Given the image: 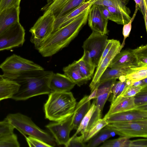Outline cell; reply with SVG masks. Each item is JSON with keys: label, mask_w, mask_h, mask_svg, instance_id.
Here are the masks:
<instances>
[{"label": "cell", "mask_w": 147, "mask_h": 147, "mask_svg": "<svg viewBox=\"0 0 147 147\" xmlns=\"http://www.w3.org/2000/svg\"><path fill=\"white\" fill-rule=\"evenodd\" d=\"M49 94L44 106L46 119L60 121L72 115L77 102L71 92H54Z\"/></svg>", "instance_id": "3"}, {"label": "cell", "mask_w": 147, "mask_h": 147, "mask_svg": "<svg viewBox=\"0 0 147 147\" xmlns=\"http://www.w3.org/2000/svg\"><path fill=\"white\" fill-rule=\"evenodd\" d=\"M111 104L104 118L106 119L112 115L138 108L147 109V105L137 106L134 102V97H123L120 96L111 101Z\"/></svg>", "instance_id": "14"}, {"label": "cell", "mask_w": 147, "mask_h": 147, "mask_svg": "<svg viewBox=\"0 0 147 147\" xmlns=\"http://www.w3.org/2000/svg\"><path fill=\"white\" fill-rule=\"evenodd\" d=\"M100 10L103 16L108 20L111 19V14L110 12L105 6L98 5Z\"/></svg>", "instance_id": "46"}, {"label": "cell", "mask_w": 147, "mask_h": 147, "mask_svg": "<svg viewBox=\"0 0 147 147\" xmlns=\"http://www.w3.org/2000/svg\"><path fill=\"white\" fill-rule=\"evenodd\" d=\"M130 85L127 86L119 96L125 97H133L143 88L147 86H131Z\"/></svg>", "instance_id": "38"}, {"label": "cell", "mask_w": 147, "mask_h": 147, "mask_svg": "<svg viewBox=\"0 0 147 147\" xmlns=\"http://www.w3.org/2000/svg\"><path fill=\"white\" fill-rule=\"evenodd\" d=\"M143 1L145 7L147 8V0H143Z\"/></svg>", "instance_id": "48"}, {"label": "cell", "mask_w": 147, "mask_h": 147, "mask_svg": "<svg viewBox=\"0 0 147 147\" xmlns=\"http://www.w3.org/2000/svg\"><path fill=\"white\" fill-rule=\"evenodd\" d=\"M116 79L106 81L98 86L96 99V109L93 113L86 128L88 130L99 119L101 118L105 105L110 94Z\"/></svg>", "instance_id": "10"}, {"label": "cell", "mask_w": 147, "mask_h": 147, "mask_svg": "<svg viewBox=\"0 0 147 147\" xmlns=\"http://www.w3.org/2000/svg\"><path fill=\"white\" fill-rule=\"evenodd\" d=\"M25 30L17 22L0 35V51L22 46L25 41Z\"/></svg>", "instance_id": "9"}, {"label": "cell", "mask_w": 147, "mask_h": 147, "mask_svg": "<svg viewBox=\"0 0 147 147\" xmlns=\"http://www.w3.org/2000/svg\"><path fill=\"white\" fill-rule=\"evenodd\" d=\"M53 73L44 69L29 71L14 81L20 86L11 99L16 101L24 100L37 96L49 94L51 91L49 82Z\"/></svg>", "instance_id": "2"}, {"label": "cell", "mask_w": 147, "mask_h": 147, "mask_svg": "<svg viewBox=\"0 0 147 147\" xmlns=\"http://www.w3.org/2000/svg\"><path fill=\"white\" fill-rule=\"evenodd\" d=\"M55 0H47V4H49L53 1Z\"/></svg>", "instance_id": "47"}, {"label": "cell", "mask_w": 147, "mask_h": 147, "mask_svg": "<svg viewBox=\"0 0 147 147\" xmlns=\"http://www.w3.org/2000/svg\"><path fill=\"white\" fill-rule=\"evenodd\" d=\"M95 104L96 99H94L91 105L89 111L82 119L79 127L76 130V132L72 136H77L79 133H80L82 135L84 134L92 115L95 110Z\"/></svg>", "instance_id": "29"}, {"label": "cell", "mask_w": 147, "mask_h": 147, "mask_svg": "<svg viewBox=\"0 0 147 147\" xmlns=\"http://www.w3.org/2000/svg\"><path fill=\"white\" fill-rule=\"evenodd\" d=\"M96 0H88L65 15L55 19L53 31L68 24L90 8Z\"/></svg>", "instance_id": "16"}, {"label": "cell", "mask_w": 147, "mask_h": 147, "mask_svg": "<svg viewBox=\"0 0 147 147\" xmlns=\"http://www.w3.org/2000/svg\"><path fill=\"white\" fill-rule=\"evenodd\" d=\"M120 137L128 138L147 137V119L109 123L105 127Z\"/></svg>", "instance_id": "7"}, {"label": "cell", "mask_w": 147, "mask_h": 147, "mask_svg": "<svg viewBox=\"0 0 147 147\" xmlns=\"http://www.w3.org/2000/svg\"><path fill=\"white\" fill-rule=\"evenodd\" d=\"M5 78L3 77V75H0V81L2 80L3 79H4Z\"/></svg>", "instance_id": "49"}, {"label": "cell", "mask_w": 147, "mask_h": 147, "mask_svg": "<svg viewBox=\"0 0 147 147\" xmlns=\"http://www.w3.org/2000/svg\"><path fill=\"white\" fill-rule=\"evenodd\" d=\"M120 42L115 40L109 52L103 60L99 66L96 67L91 82L89 85L91 92L96 87L99 83L100 78L105 70L108 67L114 57L121 51Z\"/></svg>", "instance_id": "12"}, {"label": "cell", "mask_w": 147, "mask_h": 147, "mask_svg": "<svg viewBox=\"0 0 147 147\" xmlns=\"http://www.w3.org/2000/svg\"><path fill=\"white\" fill-rule=\"evenodd\" d=\"M26 142L29 147H52V146L38 138L29 136H25Z\"/></svg>", "instance_id": "37"}, {"label": "cell", "mask_w": 147, "mask_h": 147, "mask_svg": "<svg viewBox=\"0 0 147 147\" xmlns=\"http://www.w3.org/2000/svg\"><path fill=\"white\" fill-rule=\"evenodd\" d=\"M5 119L25 137L28 135L41 140L53 147L55 145L53 138L39 128L28 116L20 113H9Z\"/></svg>", "instance_id": "4"}, {"label": "cell", "mask_w": 147, "mask_h": 147, "mask_svg": "<svg viewBox=\"0 0 147 147\" xmlns=\"http://www.w3.org/2000/svg\"><path fill=\"white\" fill-rule=\"evenodd\" d=\"M108 40L106 34L92 31L83 43L84 52L82 57L83 59L92 66L96 67Z\"/></svg>", "instance_id": "6"}, {"label": "cell", "mask_w": 147, "mask_h": 147, "mask_svg": "<svg viewBox=\"0 0 147 147\" xmlns=\"http://www.w3.org/2000/svg\"><path fill=\"white\" fill-rule=\"evenodd\" d=\"M115 40L113 39L108 40L107 44L103 51L99 61L98 65L96 67L99 66L103 60L107 55L114 42Z\"/></svg>", "instance_id": "45"}, {"label": "cell", "mask_w": 147, "mask_h": 147, "mask_svg": "<svg viewBox=\"0 0 147 147\" xmlns=\"http://www.w3.org/2000/svg\"><path fill=\"white\" fill-rule=\"evenodd\" d=\"M86 0H68L58 9L53 12L55 19L63 16L71 11Z\"/></svg>", "instance_id": "25"}, {"label": "cell", "mask_w": 147, "mask_h": 147, "mask_svg": "<svg viewBox=\"0 0 147 147\" xmlns=\"http://www.w3.org/2000/svg\"><path fill=\"white\" fill-rule=\"evenodd\" d=\"M109 124L105 118L99 119L90 128L84 137L85 142L88 141Z\"/></svg>", "instance_id": "28"}, {"label": "cell", "mask_w": 147, "mask_h": 147, "mask_svg": "<svg viewBox=\"0 0 147 147\" xmlns=\"http://www.w3.org/2000/svg\"><path fill=\"white\" fill-rule=\"evenodd\" d=\"M17 135L13 133L0 137V147H20Z\"/></svg>", "instance_id": "31"}, {"label": "cell", "mask_w": 147, "mask_h": 147, "mask_svg": "<svg viewBox=\"0 0 147 147\" xmlns=\"http://www.w3.org/2000/svg\"><path fill=\"white\" fill-rule=\"evenodd\" d=\"M63 71L64 74L78 86L86 83L88 81L81 73L77 61L64 67Z\"/></svg>", "instance_id": "22"}, {"label": "cell", "mask_w": 147, "mask_h": 147, "mask_svg": "<svg viewBox=\"0 0 147 147\" xmlns=\"http://www.w3.org/2000/svg\"><path fill=\"white\" fill-rule=\"evenodd\" d=\"M134 65L140 67L133 49L120 52L114 57L108 67H114Z\"/></svg>", "instance_id": "19"}, {"label": "cell", "mask_w": 147, "mask_h": 147, "mask_svg": "<svg viewBox=\"0 0 147 147\" xmlns=\"http://www.w3.org/2000/svg\"><path fill=\"white\" fill-rule=\"evenodd\" d=\"M4 78L13 81L24 76L29 71L44 69L33 61L15 54L7 57L0 65Z\"/></svg>", "instance_id": "5"}, {"label": "cell", "mask_w": 147, "mask_h": 147, "mask_svg": "<svg viewBox=\"0 0 147 147\" xmlns=\"http://www.w3.org/2000/svg\"><path fill=\"white\" fill-rule=\"evenodd\" d=\"M79 70L83 76L88 80L93 76L95 68L85 61L81 57L77 61Z\"/></svg>", "instance_id": "30"}, {"label": "cell", "mask_w": 147, "mask_h": 147, "mask_svg": "<svg viewBox=\"0 0 147 147\" xmlns=\"http://www.w3.org/2000/svg\"><path fill=\"white\" fill-rule=\"evenodd\" d=\"M72 118V115L63 121L50 123L45 126L58 145L67 147L70 132L73 129L71 125Z\"/></svg>", "instance_id": "11"}, {"label": "cell", "mask_w": 147, "mask_h": 147, "mask_svg": "<svg viewBox=\"0 0 147 147\" xmlns=\"http://www.w3.org/2000/svg\"><path fill=\"white\" fill-rule=\"evenodd\" d=\"M133 51L140 66L147 65V45H142Z\"/></svg>", "instance_id": "32"}, {"label": "cell", "mask_w": 147, "mask_h": 147, "mask_svg": "<svg viewBox=\"0 0 147 147\" xmlns=\"http://www.w3.org/2000/svg\"><path fill=\"white\" fill-rule=\"evenodd\" d=\"M129 0H96L94 4L105 6L126 8Z\"/></svg>", "instance_id": "34"}, {"label": "cell", "mask_w": 147, "mask_h": 147, "mask_svg": "<svg viewBox=\"0 0 147 147\" xmlns=\"http://www.w3.org/2000/svg\"><path fill=\"white\" fill-rule=\"evenodd\" d=\"M138 67L132 65L114 67H108L101 76L98 85L104 82L112 79L119 78L131 73L135 68Z\"/></svg>", "instance_id": "21"}, {"label": "cell", "mask_w": 147, "mask_h": 147, "mask_svg": "<svg viewBox=\"0 0 147 147\" xmlns=\"http://www.w3.org/2000/svg\"><path fill=\"white\" fill-rule=\"evenodd\" d=\"M106 7L111 14L110 20L118 24L123 25L128 23L130 20L131 11L128 7L122 8L112 6Z\"/></svg>", "instance_id": "23"}, {"label": "cell", "mask_w": 147, "mask_h": 147, "mask_svg": "<svg viewBox=\"0 0 147 147\" xmlns=\"http://www.w3.org/2000/svg\"><path fill=\"white\" fill-rule=\"evenodd\" d=\"M119 79V81L117 82L116 81L112 88V93H113V95L111 99V101L115 98L119 90L123 81L125 79L124 76H120Z\"/></svg>", "instance_id": "42"}, {"label": "cell", "mask_w": 147, "mask_h": 147, "mask_svg": "<svg viewBox=\"0 0 147 147\" xmlns=\"http://www.w3.org/2000/svg\"><path fill=\"white\" fill-rule=\"evenodd\" d=\"M21 0H0V12L7 9L20 6Z\"/></svg>", "instance_id": "41"}, {"label": "cell", "mask_w": 147, "mask_h": 147, "mask_svg": "<svg viewBox=\"0 0 147 147\" xmlns=\"http://www.w3.org/2000/svg\"><path fill=\"white\" fill-rule=\"evenodd\" d=\"M84 136L82 135L80 136H72L70 138L67 147H86L84 141Z\"/></svg>", "instance_id": "39"}, {"label": "cell", "mask_w": 147, "mask_h": 147, "mask_svg": "<svg viewBox=\"0 0 147 147\" xmlns=\"http://www.w3.org/2000/svg\"><path fill=\"white\" fill-rule=\"evenodd\" d=\"M139 9L138 7L136 5L135 11L133 16L131 18L130 20L128 23L123 25L122 32L123 36V39L122 43L121 45V47L122 48H123L125 45L126 39L129 36L131 30L132 23L134 20L137 12Z\"/></svg>", "instance_id": "36"}, {"label": "cell", "mask_w": 147, "mask_h": 147, "mask_svg": "<svg viewBox=\"0 0 147 147\" xmlns=\"http://www.w3.org/2000/svg\"><path fill=\"white\" fill-rule=\"evenodd\" d=\"M108 20L102 13L99 5L93 4L90 7L87 20L89 26L92 31L102 34H107Z\"/></svg>", "instance_id": "13"}, {"label": "cell", "mask_w": 147, "mask_h": 147, "mask_svg": "<svg viewBox=\"0 0 147 147\" xmlns=\"http://www.w3.org/2000/svg\"><path fill=\"white\" fill-rule=\"evenodd\" d=\"M132 84L147 78V65L136 67L130 73L124 76Z\"/></svg>", "instance_id": "27"}, {"label": "cell", "mask_w": 147, "mask_h": 147, "mask_svg": "<svg viewBox=\"0 0 147 147\" xmlns=\"http://www.w3.org/2000/svg\"><path fill=\"white\" fill-rule=\"evenodd\" d=\"M55 18L52 12L44 13L30 29V41L37 50L42 43L53 32Z\"/></svg>", "instance_id": "8"}, {"label": "cell", "mask_w": 147, "mask_h": 147, "mask_svg": "<svg viewBox=\"0 0 147 147\" xmlns=\"http://www.w3.org/2000/svg\"><path fill=\"white\" fill-rule=\"evenodd\" d=\"M134 102L137 106L147 105V86L143 88L134 96Z\"/></svg>", "instance_id": "35"}, {"label": "cell", "mask_w": 147, "mask_h": 147, "mask_svg": "<svg viewBox=\"0 0 147 147\" xmlns=\"http://www.w3.org/2000/svg\"><path fill=\"white\" fill-rule=\"evenodd\" d=\"M129 138L120 137L117 139L106 140L100 147H128Z\"/></svg>", "instance_id": "33"}, {"label": "cell", "mask_w": 147, "mask_h": 147, "mask_svg": "<svg viewBox=\"0 0 147 147\" xmlns=\"http://www.w3.org/2000/svg\"><path fill=\"white\" fill-rule=\"evenodd\" d=\"M20 85L14 81L4 78L0 81V101L11 98L17 92Z\"/></svg>", "instance_id": "24"}, {"label": "cell", "mask_w": 147, "mask_h": 147, "mask_svg": "<svg viewBox=\"0 0 147 147\" xmlns=\"http://www.w3.org/2000/svg\"><path fill=\"white\" fill-rule=\"evenodd\" d=\"M147 119V109L138 108L115 113L109 116V123L136 121Z\"/></svg>", "instance_id": "15"}, {"label": "cell", "mask_w": 147, "mask_h": 147, "mask_svg": "<svg viewBox=\"0 0 147 147\" xmlns=\"http://www.w3.org/2000/svg\"><path fill=\"white\" fill-rule=\"evenodd\" d=\"M142 14L144 20L146 30L147 31V9L145 7L143 0H134Z\"/></svg>", "instance_id": "43"}, {"label": "cell", "mask_w": 147, "mask_h": 147, "mask_svg": "<svg viewBox=\"0 0 147 147\" xmlns=\"http://www.w3.org/2000/svg\"><path fill=\"white\" fill-rule=\"evenodd\" d=\"M20 6L13 7L0 12V35L14 24L20 22Z\"/></svg>", "instance_id": "18"}, {"label": "cell", "mask_w": 147, "mask_h": 147, "mask_svg": "<svg viewBox=\"0 0 147 147\" xmlns=\"http://www.w3.org/2000/svg\"><path fill=\"white\" fill-rule=\"evenodd\" d=\"M75 84L64 74L53 73L49 83L51 92H70Z\"/></svg>", "instance_id": "17"}, {"label": "cell", "mask_w": 147, "mask_h": 147, "mask_svg": "<svg viewBox=\"0 0 147 147\" xmlns=\"http://www.w3.org/2000/svg\"><path fill=\"white\" fill-rule=\"evenodd\" d=\"M113 133V131L105 127L88 141L89 142L86 147H96L98 146L112 137Z\"/></svg>", "instance_id": "26"}, {"label": "cell", "mask_w": 147, "mask_h": 147, "mask_svg": "<svg viewBox=\"0 0 147 147\" xmlns=\"http://www.w3.org/2000/svg\"><path fill=\"white\" fill-rule=\"evenodd\" d=\"M147 140L139 139L136 140H129L128 147H147Z\"/></svg>", "instance_id": "44"}, {"label": "cell", "mask_w": 147, "mask_h": 147, "mask_svg": "<svg viewBox=\"0 0 147 147\" xmlns=\"http://www.w3.org/2000/svg\"><path fill=\"white\" fill-rule=\"evenodd\" d=\"M88 96H85L76 104L72 115L71 125L73 129H78L82 120L90 108V101H88Z\"/></svg>", "instance_id": "20"}, {"label": "cell", "mask_w": 147, "mask_h": 147, "mask_svg": "<svg viewBox=\"0 0 147 147\" xmlns=\"http://www.w3.org/2000/svg\"><path fill=\"white\" fill-rule=\"evenodd\" d=\"M14 128L5 119L0 121V137L14 132Z\"/></svg>", "instance_id": "40"}, {"label": "cell", "mask_w": 147, "mask_h": 147, "mask_svg": "<svg viewBox=\"0 0 147 147\" xmlns=\"http://www.w3.org/2000/svg\"><path fill=\"white\" fill-rule=\"evenodd\" d=\"M90 8L68 24L53 32L37 49L40 54L43 57H51L67 46L86 24Z\"/></svg>", "instance_id": "1"}]
</instances>
